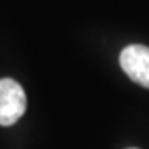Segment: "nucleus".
I'll list each match as a JSON object with an SVG mask.
<instances>
[{"instance_id": "obj_3", "label": "nucleus", "mask_w": 149, "mask_h": 149, "mask_svg": "<svg viewBox=\"0 0 149 149\" xmlns=\"http://www.w3.org/2000/svg\"><path fill=\"white\" fill-rule=\"evenodd\" d=\"M128 149H138V148H128Z\"/></svg>"}, {"instance_id": "obj_1", "label": "nucleus", "mask_w": 149, "mask_h": 149, "mask_svg": "<svg viewBox=\"0 0 149 149\" xmlns=\"http://www.w3.org/2000/svg\"><path fill=\"white\" fill-rule=\"evenodd\" d=\"M27 111L25 91L12 78L0 80V126L15 124Z\"/></svg>"}, {"instance_id": "obj_2", "label": "nucleus", "mask_w": 149, "mask_h": 149, "mask_svg": "<svg viewBox=\"0 0 149 149\" xmlns=\"http://www.w3.org/2000/svg\"><path fill=\"white\" fill-rule=\"evenodd\" d=\"M119 65L123 71L134 83L149 88V47L129 45L119 55Z\"/></svg>"}]
</instances>
